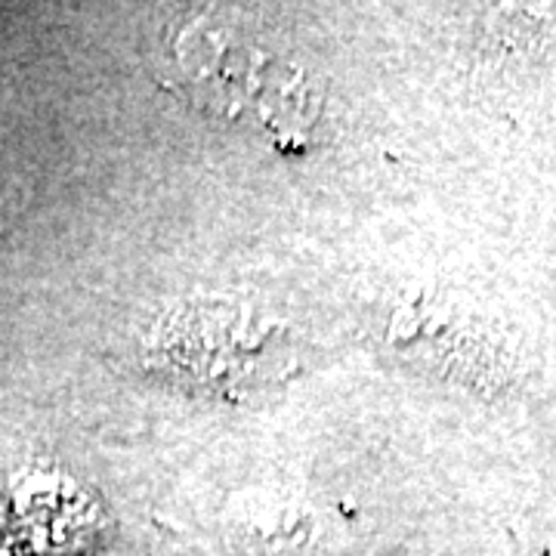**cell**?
Returning a JSON list of instances; mask_svg holds the SVG:
<instances>
[{"label": "cell", "instance_id": "1", "mask_svg": "<svg viewBox=\"0 0 556 556\" xmlns=\"http://www.w3.org/2000/svg\"><path fill=\"white\" fill-rule=\"evenodd\" d=\"M177 60L204 105L260 134L300 139L316 121V90L298 62L241 28L239 22L199 20L182 31Z\"/></svg>", "mask_w": 556, "mask_h": 556}, {"label": "cell", "instance_id": "2", "mask_svg": "<svg viewBox=\"0 0 556 556\" xmlns=\"http://www.w3.org/2000/svg\"><path fill=\"white\" fill-rule=\"evenodd\" d=\"M152 356L177 378L232 393L276 380L288 343L276 325L232 303H182L152 328Z\"/></svg>", "mask_w": 556, "mask_h": 556}]
</instances>
